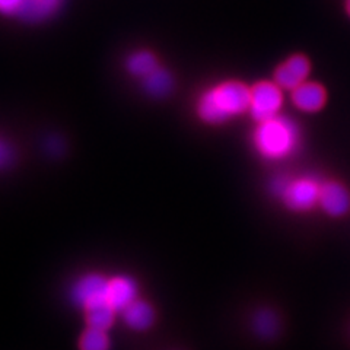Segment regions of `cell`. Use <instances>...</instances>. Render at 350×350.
Returning <instances> with one entry per match:
<instances>
[{"instance_id": "8fae6325", "label": "cell", "mask_w": 350, "mask_h": 350, "mask_svg": "<svg viewBox=\"0 0 350 350\" xmlns=\"http://www.w3.org/2000/svg\"><path fill=\"white\" fill-rule=\"evenodd\" d=\"M117 311L113 308L108 301H101L92 304L85 308V319L88 327L98 328V330H108L114 323V314Z\"/></svg>"}, {"instance_id": "ba28073f", "label": "cell", "mask_w": 350, "mask_h": 350, "mask_svg": "<svg viewBox=\"0 0 350 350\" xmlns=\"http://www.w3.org/2000/svg\"><path fill=\"white\" fill-rule=\"evenodd\" d=\"M137 286L133 279L126 276H116L108 279L107 301L116 311H124L127 306L136 301Z\"/></svg>"}, {"instance_id": "9c48e42d", "label": "cell", "mask_w": 350, "mask_h": 350, "mask_svg": "<svg viewBox=\"0 0 350 350\" xmlns=\"http://www.w3.org/2000/svg\"><path fill=\"white\" fill-rule=\"evenodd\" d=\"M292 101L299 109H302V111H319L325 103V91L319 83L304 82L292 91Z\"/></svg>"}, {"instance_id": "2e32d148", "label": "cell", "mask_w": 350, "mask_h": 350, "mask_svg": "<svg viewBox=\"0 0 350 350\" xmlns=\"http://www.w3.org/2000/svg\"><path fill=\"white\" fill-rule=\"evenodd\" d=\"M79 347L81 350H108V336L104 330L88 327L81 337Z\"/></svg>"}, {"instance_id": "e0dca14e", "label": "cell", "mask_w": 350, "mask_h": 350, "mask_svg": "<svg viewBox=\"0 0 350 350\" xmlns=\"http://www.w3.org/2000/svg\"><path fill=\"white\" fill-rule=\"evenodd\" d=\"M24 0H0V9L5 15H18Z\"/></svg>"}, {"instance_id": "8992f818", "label": "cell", "mask_w": 350, "mask_h": 350, "mask_svg": "<svg viewBox=\"0 0 350 350\" xmlns=\"http://www.w3.org/2000/svg\"><path fill=\"white\" fill-rule=\"evenodd\" d=\"M310 73V62L301 54H295L283 62L275 72V82L284 90L293 91L304 83Z\"/></svg>"}, {"instance_id": "5bb4252c", "label": "cell", "mask_w": 350, "mask_h": 350, "mask_svg": "<svg viewBox=\"0 0 350 350\" xmlns=\"http://www.w3.org/2000/svg\"><path fill=\"white\" fill-rule=\"evenodd\" d=\"M145 90L153 96H163L172 90V78L165 69H157L144 79Z\"/></svg>"}, {"instance_id": "6da1fadb", "label": "cell", "mask_w": 350, "mask_h": 350, "mask_svg": "<svg viewBox=\"0 0 350 350\" xmlns=\"http://www.w3.org/2000/svg\"><path fill=\"white\" fill-rule=\"evenodd\" d=\"M251 90L238 81H228L207 90L197 103V113L203 122L222 124L250 109Z\"/></svg>"}, {"instance_id": "7c38bea8", "label": "cell", "mask_w": 350, "mask_h": 350, "mask_svg": "<svg viewBox=\"0 0 350 350\" xmlns=\"http://www.w3.org/2000/svg\"><path fill=\"white\" fill-rule=\"evenodd\" d=\"M60 0H24L18 16L28 22H38L49 18L59 8Z\"/></svg>"}, {"instance_id": "ac0fdd59", "label": "cell", "mask_w": 350, "mask_h": 350, "mask_svg": "<svg viewBox=\"0 0 350 350\" xmlns=\"http://www.w3.org/2000/svg\"><path fill=\"white\" fill-rule=\"evenodd\" d=\"M346 8H347V14L350 15V0H347V6Z\"/></svg>"}, {"instance_id": "3957f363", "label": "cell", "mask_w": 350, "mask_h": 350, "mask_svg": "<svg viewBox=\"0 0 350 350\" xmlns=\"http://www.w3.org/2000/svg\"><path fill=\"white\" fill-rule=\"evenodd\" d=\"M271 189L292 211H310L320 200L321 185L312 178H278Z\"/></svg>"}, {"instance_id": "9a60e30c", "label": "cell", "mask_w": 350, "mask_h": 350, "mask_svg": "<svg viewBox=\"0 0 350 350\" xmlns=\"http://www.w3.org/2000/svg\"><path fill=\"white\" fill-rule=\"evenodd\" d=\"M253 328L260 337L271 338L279 330L278 317L270 310H260L253 319Z\"/></svg>"}, {"instance_id": "4fadbf2b", "label": "cell", "mask_w": 350, "mask_h": 350, "mask_svg": "<svg viewBox=\"0 0 350 350\" xmlns=\"http://www.w3.org/2000/svg\"><path fill=\"white\" fill-rule=\"evenodd\" d=\"M158 69V60L150 51L140 50L133 54H130L127 59V70L137 76V78H146L152 72Z\"/></svg>"}, {"instance_id": "30bf717a", "label": "cell", "mask_w": 350, "mask_h": 350, "mask_svg": "<svg viewBox=\"0 0 350 350\" xmlns=\"http://www.w3.org/2000/svg\"><path fill=\"white\" fill-rule=\"evenodd\" d=\"M124 323L133 330H146L155 320V312L152 306L145 301L131 302L123 311Z\"/></svg>"}, {"instance_id": "52a82bcc", "label": "cell", "mask_w": 350, "mask_h": 350, "mask_svg": "<svg viewBox=\"0 0 350 350\" xmlns=\"http://www.w3.org/2000/svg\"><path fill=\"white\" fill-rule=\"evenodd\" d=\"M319 203L328 215L342 216L350 209V194L345 185L330 181L321 185Z\"/></svg>"}, {"instance_id": "5b68a950", "label": "cell", "mask_w": 350, "mask_h": 350, "mask_svg": "<svg viewBox=\"0 0 350 350\" xmlns=\"http://www.w3.org/2000/svg\"><path fill=\"white\" fill-rule=\"evenodd\" d=\"M107 289L108 279L96 273H90L73 284L72 301L85 310L92 304L107 301Z\"/></svg>"}, {"instance_id": "277c9868", "label": "cell", "mask_w": 350, "mask_h": 350, "mask_svg": "<svg viewBox=\"0 0 350 350\" xmlns=\"http://www.w3.org/2000/svg\"><path fill=\"white\" fill-rule=\"evenodd\" d=\"M283 95L276 82H258L251 88L248 111L258 123L276 117L280 111Z\"/></svg>"}, {"instance_id": "7a4b0ae2", "label": "cell", "mask_w": 350, "mask_h": 350, "mask_svg": "<svg viewBox=\"0 0 350 350\" xmlns=\"http://www.w3.org/2000/svg\"><path fill=\"white\" fill-rule=\"evenodd\" d=\"M253 140L262 158L278 161L289 157L297 148L299 131L289 118L276 116L258 123Z\"/></svg>"}]
</instances>
